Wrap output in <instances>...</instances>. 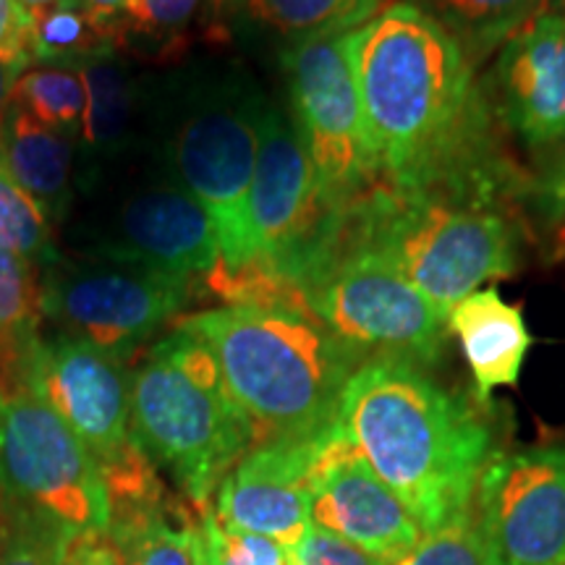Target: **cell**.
I'll use <instances>...</instances> for the list:
<instances>
[{
  "instance_id": "obj_1",
  "label": "cell",
  "mask_w": 565,
  "mask_h": 565,
  "mask_svg": "<svg viewBox=\"0 0 565 565\" xmlns=\"http://www.w3.org/2000/svg\"><path fill=\"white\" fill-rule=\"evenodd\" d=\"M377 186L427 192L515 181L494 152L490 103L461 45L412 0L349 34Z\"/></svg>"
},
{
  "instance_id": "obj_2",
  "label": "cell",
  "mask_w": 565,
  "mask_h": 565,
  "mask_svg": "<svg viewBox=\"0 0 565 565\" xmlns=\"http://www.w3.org/2000/svg\"><path fill=\"white\" fill-rule=\"evenodd\" d=\"M335 424L422 534L475 505L494 458L484 416L424 366L401 359H366L345 385Z\"/></svg>"
},
{
  "instance_id": "obj_3",
  "label": "cell",
  "mask_w": 565,
  "mask_h": 565,
  "mask_svg": "<svg viewBox=\"0 0 565 565\" xmlns=\"http://www.w3.org/2000/svg\"><path fill=\"white\" fill-rule=\"evenodd\" d=\"M175 324L215 356L231 398L249 422L254 448L333 427L345 385L364 364L301 307L223 303Z\"/></svg>"
},
{
  "instance_id": "obj_4",
  "label": "cell",
  "mask_w": 565,
  "mask_h": 565,
  "mask_svg": "<svg viewBox=\"0 0 565 565\" xmlns=\"http://www.w3.org/2000/svg\"><path fill=\"white\" fill-rule=\"evenodd\" d=\"M519 183H471L427 192L374 186L343 217V236L383 257L437 309L521 265V228L503 196Z\"/></svg>"
},
{
  "instance_id": "obj_5",
  "label": "cell",
  "mask_w": 565,
  "mask_h": 565,
  "mask_svg": "<svg viewBox=\"0 0 565 565\" xmlns=\"http://www.w3.org/2000/svg\"><path fill=\"white\" fill-rule=\"evenodd\" d=\"M131 435L196 511L254 448L215 356L179 324L131 372Z\"/></svg>"
},
{
  "instance_id": "obj_6",
  "label": "cell",
  "mask_w": 565,
  "mask_h": 565,
  "mask_svg": "<svg viewBox=\"0 0 565 565\" xmlns=\"http://www.w3.org/2000/svg\"><path fill=\"white\" fill-rule=\"evenodd\" d=\"M263 103L246 84H196L175 103L158 154L212 221L221 249V265L212 273L236 275L254 263L249 192Z\"/></svg>"
},
{
  "instance_id": "obj_7",
  "label": "cell",
  "mask_w": 565,
  "mask_h": 565,
  "mask_svg": "<svg viewBox=\"0 0 565 565\" xmlns=\"http://www.w3.org/2000/svg\"><path fill=\"white\" fill-rule=\"evenodd\" d=\"M82 192L95 194L89 210L71 228V254L110 259L147 270L202 280L221 265L212 221L202 204L175 181L166 162L126 173L121 179H95Z\"/></svg>"
},
{
  "instance_id": "obj_8",
  "label": "cell",
  "mask_w": 565,
  "mask_h": 565,
  "mask_svg": "<svg viewBox=\"0 0 565 565\" xmlns=\"http://www.w3.org/2000/svg\"><path fill=\"white\" fill-rule=\"evenodd\" d=\"M307 309L364 359L440 362L448 315L383 257L338 233V242L301 288Z\"/></svg>"
},
{
  "instance_id": "obj_9",
  "label": "cell",
  "mask_w": 565,
  "mask_h": 565,
  "mask_svg": "<svg viewBox=\"0 0 565 565\" xmlns=\"http://www.w3.org/2000/svg\"><path fill=\"white\" fill-rule=\"evenodd\" d=\"M0 503L68 536L108 532L95 456L38 393H0Z\"/></svg>"
},
{
  "instance_id": "obj_10",
  "label": "cell",
  "mask_w": 565,
  "mask_h": 565,
  "mask_svg": "<svg viewBox=\"0 0 565 565\" xmlns=\"http://www.w3.org/2000/svg\"><path fill=\"white\" fill-rule=\"evenodd\" d=\"M42 317L55 333L129 359L160 328L181 320L194 282L110 259L61 257L40 270Z\"/></svg>"
},
{
  "instance_id": "obj_11",
  "label": "cell",
  "mask_w": 565,
  "mask_h": 565,
  "mask_svg": "<svg viewBox=\"0 0 565 565\" xmlns=\"http://www.w3.org/2000/svg\"><path fill=\"white\" fill-rule=\"evenodd\" d=\"M249 223L252 265L299 299L303 282L333 249L343 225V215L330 212L317 194L312 166L294 118L267 100L259 110Z\"/></svg>"
},
{
  "instance_id": "obj_12",
  "label": "cell",
  "mask_w": 565,
  "mask_h": 565,
  "mask_svg": "<svg viewBox=\"0 0 565 565\" xmlns=\"http://www.w3.org/2000/svg\"><path fill=\"white\" fill-rule=\"evenodd\" d=\"M349 34H320L282 47L296 131L312 166L317 194L338 215H345L377 186L351 68Z\"/></svg>"
},
{
  "instance_id": "obj_13",
  "label": "cell",
  "mask_w": 565,
  "mask_h": 565,
  "mask_svg": "<svg viewBox=\"0 0 565 565\" xmlns=\"http://www.w3.org/2000/svg\"><path fill=\"white\" fill-rule=\"evenodd\" d=\"M475 505L500 565H565V445L494 454Z\"/></svg>"
},
{
  "instance_id": "obj_14",
  "label": "cell",
  "mask_w": 565,
  "mask_h": 565,
  "mask_svg": "<svg viewBox=\"0 0 565 565\" xmlns=\"http://www.w3.org/2000/svg\"><path fill=\"white\" fill-rule=\"evenodd\" d=\"M30 391L74 429L97 466L139 448L131 435V372L124 359L53 333L34 351Z\"/></svg>"
},
{
  "instance_id": "obj_15",
  "label": "cell",
  "mask_w": 565,
  "mask_h": 565,
  "mask_svg": "<svg viewBox=\"0 0 565 565\" xmlns=\"http://www.w3.org/2000/svg\"><path fill=\"white\" fill-rule=\"evenodd\" d=\"M312 524L364 550L380 565H395L422 540V529L395 492L372 471L341 427L322 437L312 475Z\"/></svg>"
},
{
  "instance_id": "obj_16",
  "label": "cell",
  "mask_w": 565,
  "mask_h": 565,
  "mask_svg": "<svg viewBox=\"0 0 565 565\" xmlns=\"http://www.w3.org/2000/svg\"><path fill=\"white\" fill-rule=\"evenodd\" d=\"M324 433L252 448L212 498L217 524L267 536L291 553L312 526V475Z\"/></svg>"
},
{
  "instance_id": "obj_17",
  "label": "cell",
  "mask_w": 565,
  "mask_h": 565,
  "mask_svg": "<svg viewBox=\"0 0 565 565\" xmlns=\"http://www.w3.org/2000/svg\"><path fill=\"white\" fill-rule=\"evenodd\" d=\"M494 108L532 150L565 145V11H540L498 51Z\"/></svg>"
},
{
  "instance_id": "obj_18",
  "label": "cell",
  "mask_w": 565,
  "mask_h": 565,
  "mask_svg": "<svg viewBox=\"0 0 565 565\" xmlns=\"http://www.w3.org/2000/svg\"><path fill=\"white\" fill-rule=\"evenodd\" d=\"M87 87V110L74 137L79 189L110 168L131 160L145 126V87L116 45L84 58L79 66Z\"/></svg>"
},
{
  "instance_id": "obj_19",
  "label": "cell",
  "mask_w": 565,
  "mask_h": 565,
  "mask_svg": "<svg viewBox=\"0 0 565 565\" xmlns=\"http://www.w3.org/2000/svg\"><path fill=\"white\" fill-rule=\"evenodd\" d=\"M448 330L461 341L482 404L498 387L519 385L534 338L524 312L508 303L498 288H479L458 301L448 315Z\"/></svg>"
},
{
  "instance_id": "obj_20",
  "label": "cell",
  "mask_w": 565,
  "mask_h": 565,
  "mask_svg": "<svg viewBox=\"0 0 565 565\" xmlns=\"http://www.w3.org/2000/svg\"><path fill=\"white\" fill-rule=\"evenodd\" d=\"M0 158L13 179L40 204L51 225H63L79 196L74 139L40 124L11 103L0 134Z\"/></svg>"
},
{
  "instance_id": "obj_21",
  "label": "cell",
  "mask_w": 565,
  "mask_h": 565,
  "mask_svg": "<svg viewBox=\"0 0 565 565\" xmlns=\"http://www.w3.org/2000/svg\"><path fill=\"white\" fill-rule=\"evenodd\" d=\"M42 320L40 273L0 242V393L30 391Z\"/></svg>"
},
{
  "instance_id": "obj_22",
  "label": "cell",
  "mask_w": 565,
  "mask_h": 565,
  "mask_svg": "<svg viewBox=\"0 0 565 565\" xmlns=\"http://www.w3.org/2000/svg\"><path fill=\"white\" fill-rule=\"evenodd\" d=\"M108 536L118 565H200V511L181 494L160 508L110 519Z\"/></svg>"
},
{
  "instance_id": "obj_23",
  "label": "cell",
  "mask_w": 565,
  "mask_h": 565,
  "mask_svg": "<svg viewBox=\"0 0 565 565\" xmlns=\"http://www.w3.org/2000/svg\"><path fill=\"white\" fill-rule=\"evenodd\" d=\"M454 38L475 66L524 30L545 0H412Z\"/></svg>"
},
{
  "instance_id": "obj_24",
  "label": "cell",
  "mask_w": 565,
  "mask_h": 565,
  "mask_svg": "<svg viewBox=\"0 0 565 565\" xmlns=\"http://www.w3.org/2000/svg\"><path fill=\"white\" fill-rule=\"evenodd\" d=\"M385 3L391 0H238L236 11L288 47L320 34L359 30Z\"/></svg>"
},
{
  "instance_id": "obj_25",
  "label": "cell",
  "mask_w": 565,
  "mask_h": 565,
  "mask_svg": "<svg viewBox=\"0 0 565 565\" xmlns=\"http://www.w3.org/2000/svg\"><path fill=\"white\" fill-rule=\"evenodd\" d=\"M207 11H221L217 0H126L113 40L118 51L168 58L189 45Z\"/></svg>"
},
{
  "instance_id": "obj_26",
  "label": "cell",
  "mask_w": 565,
  "mask_h": 565,
  "mask_svg": "<svg viewBox=\"0 0 565 565\" xmlns=\"http://www.w3.org/2000/svg\"><path fill=\"white\" fill-rule=\"evenodd\" d=\"M11 103L74 139L87 110V87L76 66H30L13 82Z\"/></svg>"
},
{
  "instance_id": "obj_27",
  "label": "cell",
  "mask_w": 565,
  "mask_h": 565,
  "mask_svg": "<svg viewBox=\"0 0 565 565\" xmlns=\"http://www.w3.org/2000/svg\"><path fill=\"white\" fill-rule=\"evenodd\" d=\"M32 66H79L89 55L113 47V40L79 9L63 0L32 17Z\"/></svg>"
},
{
  "instance_id": "obj_28",
  "label": "cell",
  "mask_w": 565,
  "mask_h": 565,
  "mask_svg": "<svg viewBox=\"0 0 565 565\" xmlns=\"http://www.w3.org/2000/svg\"><path fill=\"white\" fill-rule=\"evenodd\" d=\"M0 242L24 257L34 270H45L61 257L53 225L0 158Z\"/></svg>"
},
{
  "instance_id": "obj_29",
  "label": "cell",
  "mask_w": 565,
  "mask_h": 565,
  "mask_svg": "<svg viewBox=\"0 0 565 565\" xmlns=\"http://www.w3.org/2000/svg\"><path fill=\"white\" fill-rule=\"evenodd\" d=\"M395 565H500V557L477 505H471L443 526L422 534L412 553Z\"/></svg>"
},
{
  "instance_id": "obj_30",
  "label": "cell",
  "mask_w": 565,
  "mask_h": 565,
  "mask_svg": "<svg viewBox=\"0 0 565 565\" xmlns=\"http://www.w3.org/2000/svg\"><path fill=\"white\" fill-rule=\"evenodd\" d=\"M68 534L58 526L6 508L0 529V565H61Z\"/></svg>"
},
{
  "instance_id": "obj_31",
  "label": "cell",
  "mask_w": 565,
  "mask_h": 565,
  "mask_svg": "<svg viewBox=\"0 0 565 565\" xmlns=\"http://www.w3.org/2000/svg\"><path fill=\"white\" fill-rule=\"evenodd\" d=\"M200 524L212 565H291L286 547L267 536L221 526L212 508L200 513Z\"/></svg>"
},
{
  "instance_id": "obj_32",
  "label": "cell",
  "mask_w": 565,
  "mask_h": 565,
  "mask_svg": "<svg viewBox=\"0 0 565 565\" xmlns=\"http://www.w3.org/2000/svg\"><path fill=\"white\" fill-rule=\"evenodd\" d=\"M521 196L542 236L553 238L555 252L565 257V147L534 181L524 183Z\"/></svg>"
},
{
  "instance_id": "obj_33",
  "label": "cell",
  "mask_w": 565,
  "mask_h": 565,
  "mask_svg": "<svg viewBox=\"0 0 565 565\" xmlns=\"http://www.w3.org/2000/svg\"><path fill=\"white\" fill-rule=\"evenodd\" d=\"M288 561L291 565H380L364 550L353 547L351 542L315 524L303 532L299 545L288 553Z\"/></svg>"
},
{
  "instance_id": "obj_34",
  "label": "cell",
  "mask_w": 565,
  "mask_h": 565,
  "mask_svg": "<svg viewBox=\"0 0 565 565\" xmlns=\"http://www.w3.org/2000/svg\"><path fill=\"white\" fill-rule=\"evenodd\" d=\"M32 17L19 0H0V61L17 71L32 66Z\"/></svg>"
},
{
  "instance_id": "obj_35",
  "label": "cell",
  "mask_w": 565,
  "mask_h": 565,
  "mask_svg": "<svg viewBox=\"0 0 565 565\" xmlns=\"http://www.w3.org/2000/svg\"><path fill=\"white\" fill-rule=\"evenodd\" d=\"M61 565H118L108 532H84L66 540Z\"/></svg>"
},
{
  "instance_id": "obj_36",
  "label": "cell",
  "mask_w": 565,
  "mask_h": 565,
  "mask_svg": "<svg viewBox=\"0 0 565 565\" xmlns=\"http://www.w3.org/2000/svg\"><path fill=\"white\" fill-rule=\"evenodd\" d=\"M76 3L113 40V30H116L118 13H121L126 0H76ZM113 45H116V40H113Z\"/></svg>"
},
{
  "instance_id": "obj_37",
  "label": "cell",
  "mask_w": 565,
  "mask_h": 565,
  "mask_svg": "<svg viewBox=\"0 0 565 565\" xmlns=\"http://www.w3.org/2000/svg\"><path fill=\"white\" fill-rule=\"evenodd\" d=\"M17 71L6 66L3 61H0V134H3V124H6V116H9L11 110V89H13V82H17Z\"/></svg>"
},
{
  "instance_id": "obj_38",
  "label": "cell",
  "mask_w": 565,
  "mask_h": 565,
  "mask_svg": "<svg viewBox=\"0 0 565 565\" xmlns=\"http://www.w3.org/2000/svg\"><path fill=\"white\" fill-rule=\"evenodd\" d=\"M19 3L24 6V9H26V13H30V17H34V13H40V11L51 9V6H55V3H63V0H19Z\"/></svg>"
},
{
  "instance_id": "obj_39",
  "label": "cell",
  "mask_w": 565,
  "mask_h": 565,
  "mask_svg": "<svg viewBox=\"0 0 565 565\" xmlns=\"http://www.w3.org/2000/svg\"><path fill=\"white\" fill-rule=\"evenodd\" d=\"M202 513V511H200ZM200 529H202V524H200ZM200 565H212L210 563V557H207V550H204V536H202V555H200Z\"/></svg>"
},
{
  "instance_id": "obj_40",
  "label": "cell",
  "mask_w": 565,
  "mask_h": 565,
  "mask_svg": "<svg viewBox=\"0 0 565 565\" xmlns=\"http://www.w3.org/2000/svg\"><path fill=\"white\" fill-rule=\"evenodd\" d=\"M545 3L553 6L555 11H565V0H545Z\"/></svg>"
},
{
  "instance_id": "obj_41",
  "label": "cell",
  "mask_w": 565,
  "mask_h": 565,
  "mask_svg": "<svg viewBox=\"0 0 565 565\" xmlns=\"http://www.w3.org/2000/svg\"><path fill=\"white\" fill-rule=\"evenodd\" d=\"M217 6H221V9H223V6H233V9H236L238 0H217Z\"/></svg>"
},
{
  "instance_id": "obj_42",
  "label": "cell",
  "mask_w": 565,
  "mask_h": 565,
  "mask_svg": "<svg viewBox=\"0 0 565 565\" xmlns=\"http://www.w3.org/2000/svg\"><path fill=\"white\" fill-rule=\"evenodd\" d=\"M3 524H6V505L0 503V529H3Z\"/></svg>"
}]
</instances>
